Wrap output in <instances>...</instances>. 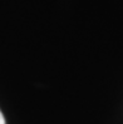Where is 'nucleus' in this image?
Returning a JSON list of instances; mask_svg holds the SVG:
<instances>
[{
    "instance_id": "nucleus-1",
    "label": "nucleus",
    "mask_w": 123,
    "mask_h": 124,
    "mask_svg": "<svg viewBox=\"0 0 123 124\" xmlns=\"http://www.w3.org/2000/svg\"><path fill=\"white\" fill-rule=\"evenodd\" d=\"M0 124H5V119H4V115H3L1 110H0Z\"/></svg>"
}]
</instances>
